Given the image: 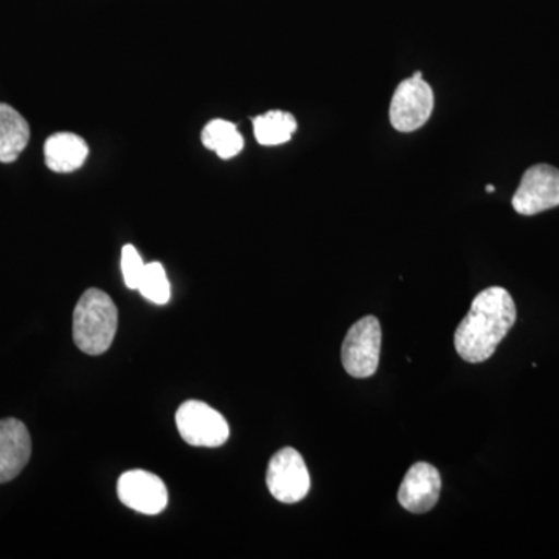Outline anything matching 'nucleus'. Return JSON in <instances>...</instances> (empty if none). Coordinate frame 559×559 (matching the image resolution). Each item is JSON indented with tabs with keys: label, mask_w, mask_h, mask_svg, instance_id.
Here are the masks:
<instances>
[{
	"label": "nucleus",
	"mask_w": 559,
	"mask_h": 559,
	"mask_svg": "<svg viewBox=\"0 0 559 559\" xmlns=\"http://www.w3.org/2000/svg\"><path fill=\"white\" fill-rule=\"evenodd\" d=\"M297 131V120L289 112L271 110L253 119V132L260 145L277 146L289 142Z\"/></svg>",
	"instance_id": "14"
},
{
	"label": "nucleus",
	"mask_w": 559,
	"mask_h": 559,
	"mask_svg": "<svg viewBox=\"0 0 559 559\" xmlns=\"http://www.w3.org/2000/svg\"><path fill=\"white\" fill-rule=\"evenodd\" d=\"M28 140L31 127L27 120L7 103H0V162L11 164L16 160Z\"/></svg>",
	"instance_id": "12"
},
{
	"label": "nucleus",
	"mask_w": 559,
	"mask_h": 559,
	"mask_svg": "<svg viewBox=\"0 0 559 559\" xmlns=\"http://www.w3.org/2000/svg\"><path fill=\"white\" fill-rule=\"evenodd\" d=\"M382 330L374 316L362 318L348 330L342 345V364L349 377L366 380L380 366Z\"/></svg>",
	"instance_id": "3"
},
{
	"label": "nucleus",
	"mask_w": 559,
	"mask_h": 559,
	"mask_svg": "<svg viewBox=\"0 0 559 559\" xmlns=\"http://www.w3.org/2000/svg\"><path fill=\"white\" fill-rule=\"evenodd\" d=\"M146 264L143 263L142 257L139 255L134 246L127 245L121 249V272H123L124 285L130 289H138L140 278Z\"/></svg>",
	"instance_id": "16"
},
{
	"label": "nucleus",
	"mask_w": 559,
	"mask_h": 559,
	"mask_svg": "<svg viewBox=\"0 0 559 559\" xmlns=\"http://www.w3.org/2000/svg\"><path fill=\"white\" fill-rule=\"evenodd\" d=\"M513 209L520 215H538L559 205V170L547 164L530 167L514 193Z\"/></svg>",
	"instance_id": "7"
},
{
	"label": "nucleus",
	"mask_w": 559,
	"mask_h": 559,
	"mask_svg": "<svg viewBox=\"0 0 559 559\" xmlns=\"http://www.w3.org/2000/svg\"><path fill=\"white\" fill-rule=\"evenodd\" d=\"M202 145L207 150L215 151L221 159H231L240 154L245 146V139L237 127L230 121L212 120L205 124L201 135Z\"/></svg>",
	"instance_id": "13"
},
{
	"label": "nucleus",
	"mask_w": 559,
	"mask_h": 559,
	"mask_svg": "<svg viewBox=\"0 0 559 559\" xmlns=\"http://www.w3.org/2000/svg\"><path fill=\"white\" fill-rule=\"evenodd\" d=\"M138 290L153 304H168L171 297L170 282H168L167 274H165L164 266L160 263L154 261V263L146 264Z\"/></svg>",
	"instance_id": "15"
},
{
	"label": "nucleus",
	"mask_w": 559,
	"mask_h": 559,
	"mask_svg": "<svg viewBox=\"0 0 559 559\" xmlns=\"http://www.w3.org/2000/svg\"><path fill=\"white\" fill-rule=\"evenodd\" d=\"M117 492L123 506L139 513L159 514L168 503V491L160 477L148 471L134 469L121 474Z\"/></svg>",
	"instance_id": "8"
},
{
	"label": "nucleus",
	"mask_w": 559,
	"mask_h": 559,
	"mask_svg": "<svg viewBox=\"0 0 559 559\" xmlns=\"http://www.w3.org/2000/svg\"><path fill=\"white\" fill-rule=\"evenodd\" d=\"M90 156L86 140L72 132H58L46 140L44 157L46 165L55 173H72L83 167Z\"/></svg>",
	"instance_id": "11"
},
{
	"label": "nucleus",
	"mask_w": 559,
	"mask_h": 559,
	"mask_svg": "<svg viewBox=\"0 0 559 559\" xmlns=\"http://www.w3.org/2000/svg\"><path fill=\"white\" fill-rule=\"evenodd\" d=\"M32 455L27 426L16 418L0 419V484L16 479Z\"/></svg>",
	"instance_id": "10"
},
{
	"label": "nucleus",
	"mask_w": 559,
	"mask_h": 559,
	"mask_svg": "<svg viewBox=\"0 0 559 559\" xmlns=\"http://www.w3.org/2000/svg\"><path fill=\"white\" fill-rule=\"evenodd\" d=\"M180 437L191 447L218 448L229 439V425L202 401H186L176 412Z\"/></svg>",
	"instance_id": "5"
},
{
	"label": "nucleus",
	"mask_w": 559,
	"mask_h": 559,
	"mask_svg": "<svg viewBox=\"0 0 559 559\" xmlns=\"http://www.w3.org/2000/svg\"><path fill=\"white\" fill-rule=\"evenodd\" d=\"M516 305L509 290L492 286L481 290L455 331L460 358L471 364L485 362L516 322Z\"/></svg>",
	"instance_id": "1"
},
{
	"label": "nucleus",
	"mask_w": 559,
	"mask_h": 559,
	"mask_svg": "<svg viewBox=\"0 0 559 559\" xmlns=\"http://www.w3.org/2000/svg\"><path fill=\"white\" fill-rule=\"evenodd\" d=\"M487 191L488 193H492V191H495V186H488Z\"/></svg>",
	"instance_id": "17"
},
{
	"label": "nucleus",
	"mask_w": 559,
	"mask_h": 559,
	"mask_svg": "<svg viewBox=\"0 0 559 559\" xmlns=\"http://www.w3.org/2000/svg\"><path fill=\"white\" fill-rule=\"evenodd\" d=\"M441 477L429 463H415L407 471L399 489V502L414 514L428 513L439 502Z\"/></svg>",
	"instance_id": "9"
},
{
	"label": "nucleus",
	"mask_w": 559,
	"mask_h": 559,
	"mask_svg": "<svg viewBox=\"0 0 559 559\" xmlns=\"http://www.w3.org/2000/svg\"><path fill=\"white\" fill-rule=\"evenodd\" d=\"M266 484L278 502L297 503L307 498L311 477L299 451L283 448L271 459Z\"/></svg>",
	"instance_id": "6"
},
{
	"label": "nucleus",
	"mask_w": 559,
	"mask_h": 559,
	"mask_svg": "<svg viewBox=\"0 0 559 559\" xmlns=\"http://www.w3.org/2000/svg\"><path fill=\"white\" fill-rule=\"evenodd\" d=\"M119 326V310L105 290L91 288L73 311V342L86 355L108 352Z\"/></svg>",
	"instance_id": "2"
},
{
	"label": "nucleus",
	"mask_w": 559,
	"mask_h": 559,
	"mask_svg": "<svg viewBox=\"0 0 559 559\" xmlns=\"http://www.w3.org/2000/svg\"><path fill=\"white\" fill-rule=\"evenodd\" d=\"M433 110L432 87L423 80L421 72H415L396 87L390 103V123L400 132L417 131Z\"/></svg>",
	"instance_id": "4"
}]
</instances>
